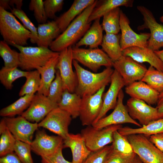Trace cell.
<instances>
[{
  "label": "cell",
  "instance_id": "6da1fadb",
  "mask_svg": "<svg viewBox=\"0 0 163 163\" xmlns=\"http://www.w3.org/2000/svg\"><path fill=\"white\" fill-rule=\"evenodd\" d=\"M97 0L86 8L78 16L52 43L50 46L53 51L59 53L75 44L84 36L90 27L88 18Z\"/></svg>",
  "mask_w": 163,
  "mask_h": 163
},
{
  "label": "cell",
  "instance_id": "7a4b0ae2",
  "mask_svg": "<svg viewBox=\"0 0 163 163\" xmlns=\"http://www.w3.org/2000/svg\"><path fill=\"white\" fill-rule=\"evenodd\" d=\"M72 64L75 69L77 85L75 92L82 97L92 95L110 82L114 69L106 67L102 72L93 73L82 67L76 61L73 60Z\"/></svg>",
  "mask_w": 163,
  "mask_h": 163
},
{
  "label": "cell",
  "instance_id": "3957f363",
  "mask_svg": "<svg viewBox=\"0 0 163 163\" xmlns=\"http://www.w3.org/2000/svg\"><path fill=\"white\" fill-rule=\"evenodd\" d=\"M12 13L0 7V32L8 44L24 46L31 38V33L16 18Z\"/></svg>",
  "mask_w": 163,
  "mask_h": 163
},
{
  "label": "cell",
  "instance_id": "277c9868",
  "mask_svg": "<svg viewBox=\"0 0 163 163\" xmlns=\"http://www.w3.org/2000/svg\"><path fill=\"white\" fill-rule=\"evenodd\" d=\"M11 45L19 50L20 64L19 67L27 71L37 70L43 66L51 58L59 54L48 48L24 46L15 44Z\"/></svg>",
  "mask_w": 163,
  "mask_h": 163
},
{
  "label": "cell",
  "instance_id": "5b68a950",
  "mask_svg": "<svg viewBox=\"0 0 163 163\" xmlns=\"http://www.w3.org/2000/svg\"><path fill=\"white\" fill-rule=\"evenodd\" d=\"M72 53L73 60L95 72L102 66H113L112 60L102 50L98 48L86 49L73 46Z\"/></svg>",
  "mask_w": 163,
  "mask_h": 163
},
{
  "label": "cell",
  "instance_id": "8992f818",
  "mask_svg": "<svg viewBox=\"0 0 163 163\" xmlns=\"http://www.w3.org/2000/svg\"><path fill=\"white\" fill-rule=\"evenodd\" d=\"M122 127L121 125H113L99 129L87 126L81 130V134L88 149L94 152L112 143L113 133Z\"/></svg>",
  "mask_w": 163,
  "mask_h": 163
},
{
  "label": "cell",
  "instance_id": "52a82bcc",
  "mask_svg": "<svg viewBox=\"0 0 163 163\" xmlns=\"http://www.w3.org/2000/svg\"><path fill=\"white\" fill-rule=\"evenodd\" d=\"M134 152L144 163H163V152L142 134L126 136Z\"/></svg>",
  "mask_w": 163,
  "mask_h": 163
},
{
  "label": "cell",
  "instance_id": "ba28073f",
  "mask_svg": "<svg viewBox=\"0 0 163 163\" xmlns=\"http://www.w3.org/2000/svg\"><path fill=\"white\" fill-rule=\"evenodd\" d=\"M112 66L121 75L126 86L141 80L147 69L144 65L123 55L113 62Z\"/></svg>",
  "mask_w": 163,
  "mask_h": 163
},
{
  "label": "cell",
  "instance_id": "9c48e42d",
  "mask_svg": "<svg viewBox=\"0 0 163 163\" xmlns=\"http://www.w3.org/2000/svg\"><path fill=\"white\" fill-rule=\"evenodd\" d=\"M72 118L69 113L58 107L38 123V125L57 134L64 140L69 133L68 128Z\"/></svg>",
  "mask_w": 163,
  "mask_h": 163
},
{
  "label": "cell",
  "instance_id": "30bf717a",
  "mask_svg": "<svg viewBox=\"0 0 163 163\" xmlns=\"http://www.w3.org/2000/svg\"><path fill=\"white\" fill-rule=\"evenodd\" d=\"M106 87L104 86L94 94L82 97L79 117L82 126L92 125L99 114Z\"/></svg>",
  "mask_w": 163,
  "mask_h": 163
},
{
  "label": "cell",
  "instance_id": "8fae6325",
  "mask_svg": "<svg viewBox=\"0 0 163 163\" xmlns=\"http://www.w3.org/2000/svg\"><path fill=\"white\" fill-rule=\"evenodd\" d=\"M137 9L143 16V24L138 27L139 30L148 29L150 36L148 47L155 51L163 47V25L156 21L152 12L143 6H138Z\"/></svg>",
  "mask_w": 163,
  "mask_h": 163
},
{
  "label": "cell",
  "instance_id": "7c38bea8",
  "mask_svg": "<svg viewBox=\"0 0 163 163\" xmlns=\"http://www.w3.org/2000/svg\"><path fill=\"white\" fill-rule=\"evenodd\" d=\"M124 94L122 89L120 91L116 105L113 112L108 115L103 117L92 126L97 129H101L113 125L131 123L139 127L142 126L130 117L126 106L123 102Z\"/></svg>",
  "mask_w": 163,
  "mask_h": 163
},
{
  "label": "cell",
  "instance_id": "4fadbf2b",
  "mask_svg": "<svg viewBox=\"0 0 163 163\" xmlns=\"http://www.w3.org/2000/svg\"><path fill=\"white\" fill-rule=\"evenodd\" d=\"M120 26L121 31L120 44L122 51L132 47H148L150 33L138 34L135 32L129 26L128 18L121 10L120 12Z\"/></svg>",
  "mask_w": 163,
  "mask_h": 163
},
{
  "label": "cell",
  "instance_id": "5bb4252c",
  "mask_svg": "<svg viewBox=\"0 0 163 163\" xmlns=\"http://www.w3.org/2000/svg\"><path fill=\"white\" fill-rule=\"evenodd\" d=\"M3 118L6 126L16 140L31 144L34 133L39 127L38 123L31 122L21 115Z\"/></svg>",
  "mask_w": 163,
  "mask_h": 163
},
{
  "label": "cell",
  "instance_id": "9a60e30c",
  "mask_svg": "<svg viewBox=\"0 0 163 163\" xmlns=\"http://www.w3.org/2000/svg\"><path fill=\"white\" fill-rule=\"evenodd\" d=\"M72 46H70L59 52L56 69L59 70L64 90L73 93L77 86V80L72 68Z\"/></svg>",
  "mask_w": 163,
  "mask_h": 163
},
{
  "label": "cell",
  "instance_id": "2e32d148",
  "mask_svg": "<svg viewBox=\"0 0 163 163\" xmlns=\"http://www.w3.org/2000/svg\"><path fill=\"white\" fill-rule=\"evenodd\" d=\"M63 139L59 136L49 135L43 130H37L31 144V150L41 157L51 155L63 147Z\"/></svg>",
  "mask_w": 163,
  "mask_h": 163
},
{
  "label": "cell",
  "instance_id": "e0dca14e",
  "mask_svg": "<svg viewBox=\"0 0 163 163\" xmlns=\"http://www.w3.org/2000/svg\"><path fill=\"white\" fill-rule=\"evenodd\" d=\"M58 104L50 100L47 96L37 93L35 94L31 104L21 115L32 123H39Z\"/></svg>",
  "mask_w": 163,
  "mask_h": 163
},
{
  "label": "cell",
  "instance_id": "ac0fdd59",
  "mask_svg": "<svg viewBox=\"0 0 163 163\" xmlns=\"http://www.w3.org/2000/svg\"><path fill=\"white\" fill-rule=\"evenodd\" d=\"M126 106L130 117L137 120L142 126L161 118L156 107L142 101L130 97L127 100Z\"/></svg>",
  "mask_w": 163,
  "mask_h": 163
},
{
  "label": "cell",
  "instance_id": "d6986e66",
  "mask_svg": "<svg viewBox=\"0 0 163 163\" xmlns=\"http://www.w3.org/2000/svg\"><path fill=\"white\" fill-rule=\"evenodd\" d=\"M110 82V84L108 90L103 94L102 106L100 113L92 125L104 117L109 110L114 108L117 104L119 93L122 88L126 86L121 75L114 69L111 76Z\"/></svg>",
  "mask_w": 163,
  "mask_h": 163
},
{
  "label": "cell",
  "instance_id": "ffe728a7",
  "mask_svg": "<svg viewBox=\"0 0 163 163\" xmlns=\"http://www.w3.org/2000/svg\"><path fill=\"white\" fill-rule=\"evenodd\" d=\"M125 92L131 97L142 101L150 105L156 104L159 94L141 80L126 86Z\"/></svg>",
  "mask_w": 163,
  "mask_h": 163
},
{
  "label": "cell",
  "instance_id": "44dd1931",
  "mask_svg": "<svg viewBox=\"0 0 163 163\" xmlns=\"http://www.w3.org/2000/svg\"><path fill=\"white\" fill-rule=\"evenodd\" d=\"M123 55L130 57L142 63L147 62L156 69L163 71V63L154 51L148 47H132L122 51Z\"/></svg>",
  "mask_w": 163,
  "mask_h": 163
},
{
  "label": "cell",
  "instance_id": "7402d4cb",
  "mask_svg": "<svg viewBox=\"0 0 163 163\" xmlns=\"http://www.w3.org/2000/svg\"><path fill=\"white\" fill-rule=\"evenodd\" d=\"M63 147L70 149L72 157V163H82L91 152L81 133H69L63 140Z\"/></svg>",
  "mask_w": 163,
  "mask_h": 163
},
{
  "label": "cell",
  "instance_id": "603a6c76",
  "mask_svg": "<svg viewBox=\"0 0 163 163\" xmlns=\"http://www.w3.org/2000/svg\"><path fill=\"white\" fill-rule=\"evenodd\" d=\"M95 0H75L66 12L55 20L61 33L86 8L92 4Z\"/></svg>",
  "mask_w": 163,
  "mask_h": 163
},
{
  "label": "cell",
  "instance_id": "cb8c5ba5",
  "mask_svg": "<svg viewBox=\"0 0 163 163\" xmlns=\"http://www.w3.org/2000/svg\"><path fill=\"white\" fill-rule=\"evenodd\" d=\"M59 54V53L51 58L44 66L37 69L39 71L41 77L40 86L37 93L47 96L49 87L56 77Z\"/></svg>",
  "mask_w": 163,
  "mask_h": 163
},
{
  "label": "cell",
  "instance_id": "d4e9b609",
  "mask_svg": "<svg viewBox=\"0 0 163 163\" xmlns=\"http://www.w3.org/2000/svg\"><path fill=\"white\" fill-rule=\"evenodd\" d=\"M38 46L48 48L61 32L55 21L39 24L37 27Z\"/></svg>",
  "mask_w": 163,
  "mask_h": 163
},
{
  "label": "cell",
  "instance_id": "484cf974",
  "mask_svg": "<svg viewBox=\"0 0 163 163\" xmlns=\"http://www.w3.org/2000/svg\"><path fill=\"white\" fill-rule=\"evenodd\" d=\"M100 18L97 19L94 22L84 36L74 45L75 47L85 46L89 48H98L101 45L104 35L103 31L100 22Z\"/></svg>",
  "mask_w": 163,
  "mask_h": 163
},
{
  "label": "cell",
  "instance_id": "4316f807",
  "mask_svg": "<svg viewBox=\"0 0 163 163\" xmlns=\"http://www.w3.org/2000/svg\"><path fill=\"white\" fill-rule=\"evenodd\" d=\"M98 3L93 10L88 19V22H91L100 18L107 13L120 6L131 7L133 6L132 0H105Z\"/></svg>",
  "mask_w": 163,
  "mask_h": 163
},
{
  "label": "cell",
  "instance_id": "83f0119b",
  "mask_svg": "<svg viewBox=\"0 0 163 163\" xmlns=\"http://www.w3.org/2000/svg\"><path fill=\"white\" fill-rule=\"evenodd\" d=\"M118 131L120 134L124 136L142 134L149 137L152 135L163 133V118L152 121L146 125L138 128L122 127Z\"/></svg>",
  "mask_w": 163,
  "mask_h": 163
},
{
  "label": "cell",
  "instance_id": "f1b7e54d",
  "mask_svg": "<svg viewBox=\"0 0 163 163\" xmlns=\"http://www.w3.org/2000/svg\"><path fill=\"white\" fill-rule=\"evenodd\" d=\"M82 97L75 93L64 90L58 107L69 113L73 119L79 116Z\"/></svg>",
  "mask_w": 163,
  "mask_h": 163
},
{
  "label": "cell",
  "instance_id": "f546056e",
  "mask_svg": "<svg viewBox=\"0 0 163 163\" xmlns=\"http://www.w3.org/2000/svg\"><path fill=\"white\" fill-rule=\"evenodd\" d=\"M120 34H105L101 46L102 50L112 60L115 61L123 56L120 44Z\"/></svg>",
  "mask_w": 163,
  "mask_h": 163
},
{
  "label": "cell",
  "instance_id": "4dcf8cb0",
  "mask_svg": "<svg viewBox=\"0 0 163 163\" xmlns=\"http://www.w3.org/2000/svg\"><path fill=\"white\" fill-rule=\"evenodd\" d=\"M35 94L26 95L21 97L15 102L2 109L0 115L5 117H13L21 114L30 105Z\"/></svg>",
  "mask_w": 163,
  "mask_h": 163
},
{
  "label": "cell",
  "instance_id": "1f68e13d",
  "mask_svg": "<svg viewBox=\"0 0 163 163\" xmlns=\"http://www.w3.org/2000/svg\"><path fill=\"white\" fill-rule=\"evenodd\" d=\"M0 156L14 152L16 139L6 126L3 118L0 123Z\"/></svg>",
  "mask_w": 163,
  "mask_h": 163
},
{
  "label": "cell",
  "instance_id": "d6a6232c",
  "mask_svg": "<svg viewBox=\"0 0 163 163\" xmlns=\"http://www.w3.org/2000/svg\"><path fill=\"white\" fill-rule=\"evenodd\" d=\"M120 8H115L103 16L101 26L106 34H118L120 30Z\"/></svg>",
  "mask_w": 163,
  "mask_h": 163
},
{
  "label": "cell",
  "instance_id": "836d02e7",
  "mask_svg": "<svg viewBox=\"0 0 163 163\" xmlns=\"http://www.w3.org/2000/svg\"><path fill=\"white\" fill-rule=\"evenodd\" d=\"M28 71L19 69L18 67L8 68L3 67L0 70V81L1 84L8 90L11 89L13 82L20 78L26 77Z\"/></svg>",
  "mask_w": 163,
  "mask_h": 163
},
{
  "label": "cell",
  "instance_id": "e575fe53",
  "mask_svg": "<svg viewBox=\"0 0 163 163\" xmlns=\"http://www.w3.org/2000/svg\"><path fill=\"white\" fill-rule=\"evenodd\" d=\"M0 56L4 62V66L12 68L19 67L20 53L12 50L4 40L0 42Z\"/></svg>",
  "mask_w": 163,
  "mask_h": 163
},
{
  "label": "cell",
  "instance_id": "d590c367",
  "mask_svg": "<svg viewBox=\"0 0 163 163\" xmlns=\"http://www.w3.org/2000/svg\"><path fill=\"white\" fill-rule=\"evenodd\" d=\"M25 78V82L19 93V95L20 97L26 95L34 94L38 91L40 86V75L38 70L28 71Z\"/></svg>",
  "mask_w": 163,
  "mask_h": 163
},
{
  "label": "cell",
  "instance_id": "8d00e7d4",
  "mask_svg": "<svg viewBox=\"0 0 163 163\" xmlns=\"http://www.w3.org/2000/svg\"><path fill=\"white\" fill-rule=\"evenodd\" d=\"M160 93L163 91V71L150 66L141 80Z\"/></svg>",
  "mask_w": 163,
  "mask_h": 163
},
{
  "label": "cell",
  "instance_id": "74e56055",
  "mask_svg": "<svg viewBox=\"0 0 163 163\" xmlns=\"http://www.w3.org/2000/svg\"><path fill=\"white\" fill-rule=\"evenodd\" d=\"M110 146L112 149L124 154L130 155L134 153L126 136L120 134L118 130L113 133V141Z\"/></svg>",
  "mask_w": 163,
  "mask_h": 163
},
{
  "label": "cell",
  "instance_id": "f35d334b",
  "mask_svg": "<svg viewBox=\"0 0 163 163\" xmlns=\"http://www.w3.org/2000/svg\"><path fill=\"white\" fill-rule=\"evenodd\" d=\"M64 91L59 72L57 69L55 78L49 87L47 97L51 101L58 104L62 99Z\"/></svg>",
  "mask_w": 163,
  "mask_h": 163
},
{
  "label": "cell",
  "instance_id": "ab89813d",
  "mask_svg": "<svg viewBox=\"0 0 163 163\" xmlns=\"http://www.w3.org/2000/svg\"><path fill=\"white\" fill-rule=\"evenodd\" d=\"M11 11L21 21L24 26L31 33V37L30 39V42L32 43H37L38 38L37 28L35 27L26 13L21 9L14 8L12 9Z\"/></svg>",
  "mask_w": 163,
  "mask_h": 163
},
{
  "label": "cell",
  "instance_id": "60d3db41",
  "mask_svg": "<svg viewBox=\"0 0 163 163\" xmlns=\"http://www.w3.org/2000/svg\"><path fill=\"white\" fill-rule=\"evenodd\" d=\"M30 144L16 140L14 152L22 163H34Z\"/></svg>",
  "mask_w": 163,
  "mask_h": 163
},
{
  "label": "cell",
  "instance_id": "b9f144b4",
  "mask_svg": "<svg viewBox=\"0 0 163 163\" xmlns=\"http://www.w3.org/2000/svg\"><path fill=\"white\" fill-rule=\"evenodd\" d=\"M29 9L33 11L34 16L37 22L40 24L46 23L47 18L43 0H31L30 3Z\"/></svg>",
  "mask_w": 163,
  "mask_h": 163
},
{
  "label": "cell",
  "instance_id": "7bdbcfd3",
  "mask_svg": "<svg viewBox=\"0 0 163 163\" xmlns=\"http://www.w3.org/2000/svg\"><path fill=\"white\" fill-rule=\"evenodd\" d=\"M136 155L134 152L126 155L111 149L104 163H131Z\"/></svg>",
  "mask_w": 163,
  "mask_h": 163
},
{
  "label": "cell",
  "instance_id": "ee69618b",
  "mask_svg": "<svg viewBox=\"0 0 163 163\" xmlns=\"http://www.w3.org/2000/svg\"><path fill=\"white\" fill-rule=\"evenodd\" d=\"M64 4L63 0H46L44 6L46 16L48 18L56 19V13L62 8Z\"/></svg>",
  "mask_w": 163,
  "mask_h": 163
},
{
  "label": "cell",
  "instance_id": "f6af8a7d",
  "mask_svg": "<svg viewBox=\"0 0 163 163\" xmlns=\"http://www.w3.org/2000/svg\"><path fill=\"white\" fill-rule=\"evenodd\" d=\"M111 149L107 145L97 151L91 152L82 163H104Z\"/></svg>",
  "mask_w": 163,
  "mask_h": 163
},
{
  "label": "cell",
  "instance_id": "bcb514c9",
  "mask_svg": "<svg viewBox=\"0 0 163 163\" xmlns=\"http://www.w3.org/2000/svg\"><path fill=\"white\" fill-rule=\"evenodd\" d=\"M63 148V147H61L51 155L41 157L42 163H72L64 157L62 152Z\"/></svg>",
  "mask_w": 163,
  "mask_h": 163
},
{
  "label": "cell",
  "instance_id": "7dc6e473",
  "mask_svg": "<svg viewBox=\"0 0 163 163\" xmlns=\"http://www.w3.org/2000/svg\"><path fill=\"white\" fill-rule=\"evenodd\" d=\"M149 139L156 147L163 152V133L152 135Z\"/></svg>",
  "mask_w": 163,
  "mask_h": 163
},
{
  "label": "cell",
  "instance_id": "c3c4849f",
  "mask_svg": "<svg viewBox=\"0 0 163 163\" xmlns=\"http://www.w3.org/2000/svg\"><path fill=\"white\" fill-rule=\"evenodd\" d=\"M0 163H22L14 152L0 157Z\"/></svg>",
  "mask_w": 163,
  "mask_h": 163
},
{
  "label": "cell",
  "instance_id": "681fc988",
  "mask_svg": "<svg viewBox=\"0 0 163 163\" xmlns=\"http://www.w3.org/2000/svg\"><path fill=\"white\" fill-rule=\"evenodd\" d=\"M156 108L160 118H163V91L159 93Z\"/></svg>",
  "mask_w": 163,
  "mask_h": 163
},
{
  "label": "cell",
  "instance_id": "f907efd6",
  "mask_svg": "<svg viewBox=\"0 0 163 163\" xmlns=\"http://www.w3.org/2000/svg\"><path fill=\"white\" fill-rule=\"evenodd\" d=\"M23 2L22 0H9V5L11 7H13L12 8H14V6L15 5V8L21 9L23 5Z\"/></svg>",
  "mask_w": 163,
  "mask_h": 163
},
{
  "label": "cell",
  "instance_id": "816d5d0a",
  "mask_svg": "<svg viewBox=\"0 0 163 163\" xmlns=\"http://www.w3.org/2000/svg\"><path fill=\"white\" fill-rule=\"evenodd\" d=\"M9 0H0V7L6 11L7 10H11V6L9 5Z\"/></svg>",
  "mask_w": 163,
  "mask_h": 163
},
{
  "label": "cell",
  "instance_id": "f5cc1de1",
  "mask_svg": "<svg viewBox=\"0 0 163 163\" xmlns=\"http://www.w3.org/2000/svg\"><path fill=\"white\" fill-rule=\"evenodd\" d=\"M154 52L163 63V49L155 51Z\"/></svg>",
  "mask_w": 163,
  "mask_h": 163
},
{
  "label": "cell",
  "instance_id": "db71d44e",
  "mask_svg": "<svg viewBox=\"0 0 163 163\" xmlns=\"http://www.w3.org/2000/svg\"><path fill=\"white\" fill-rule=\"evenodd\" d=\"M131 163H144L136 154Z\"/></svg>",
  "mask_w": 163,
  "mask_h": 163
},
{
  "label": "cell",
  "instance_id": "11a10c76",
  "mask_svg": "<svg viewBox=\"0 0 163 163\" xmlns=\"http://www.w3.org/2000/svg\"><path fill=\"white\" fill-rule=\"evenodd\" d=\"M160 21L161 22L163 23V15L160 18Z\"/></svg>",
  "mask_w": 163,
  "mask_h": 163
}]
</instances>
